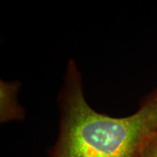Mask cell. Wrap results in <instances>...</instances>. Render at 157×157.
I'll return each mask as SVG.
<instances>
[{"mask_svg":"<svg viewBox=\"0 0 157 157\" xmlns=\"http://www.w3.org/2000/svg\"><path fill=\"white\" fill-rule=\"evenodd\" d=\"M60 102V132L50 157H140L157 134V87L132 115L102 114L85 101L81 76L71 60Z\"/></svg>","mask_w":157,"mask_h":157,"instance_id":"6da1fadb","label":"cell"},{"mask_svg":"<svg viewBox=\"0 0 157 157\" xmlns=\"http://www.w3.org/2000/svg\"><path fill=\"white\" fill-rule=\"evenodd\" d=\"M19 84L1 82V121L18 120L23 111L17 103L16 93Z\"/></svg>","mask_w":157,"mask_h":157,"instance_id":"7a4b0ae2","label":"cell"},{"mask_svg":"<svg viewBox=\"0 0 157 157\" xmlns=\"http://www.w3.org/2000/svg\"><path fill=\"white\" fill-rule=\"evenodd\" d=\"M140 157H157V134L148 141Z\"/></svg>","mask_w":157,"mask_h":157,"instance_id":"3957f363","label":"cell"}]
</instances>
